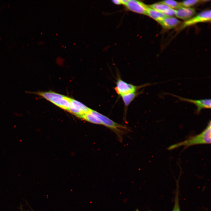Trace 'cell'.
I'll list each match as a JSON object with an SVG mask.
<instances>
[{"label": "cell", "mask_w": 211, "mask_h": 211, "mask_svg": "<svg viewBox=\"0 0 211 211\" xmlns=\"http://www.w3.org/2000/svg\"><path fill=\"white\" fill-rule=\"evenodd\" d=\"M147 15L152 18L157 22L167 16L162 13L157 11L148 6L147 9Z\"/></svg>", "instance_id": "12"}, {"label": "cell", "mask_w": 211, "mask_h": 211, "mask_svg": "<svg viewBox=\"0 0 211 211\" xmlns=\"http://www.w3.org/2000/svg\"><path fill=\"white\" fill-rule=\"evenodd\" d=\"M159 2L164 4L170 8L174 10H177L183 7L181 2L174 0H166L162 1Z\"/></svg>", "instance_id": "15"}, {"label": "cell", "mask_w": 211, "mask_h": 211, "mask_svg": "<svg viewBox=\"0 0 211 211\" xmlns=\"http://www.w3.org/2000/svg\"><path fill=\"white\" fill-rule=\"evenodd\" d=\"M69 102L70 106L69 112L79 118L89 112L91 110V109L74 99L69 98Z\"/></svg>", "instance_id": "7"}, {"label": "cell", "mask_w": 211, "mask_h": 211, "mask_svg": "<svg viewBox=\"0 0 211 211\" xmlns=\"http://www.w3.org/2000/svg\"><path fill=\"white\" fill-rule=\"evenodd\" d=\"M209 1L208 0H187L183 1L181 2V3L183 7L189 8L199 3Z\"/></svg>", "instance_id": "16"}, {"label": "cell", "mask_w": 211, "mask_h": 211, "mask_svg": "<svg viewBox=\"0 0 211 211\" xmlns=\"http://www.w3.org/2000/svg\"><path fill=\"white\" fill-rule=\"evenodd\" d=\"M149 6L150 7L162 13L166 16L172 17L175 16L176 10L170 8L164 4L158 2Z\"/></svg>", "instance_id": "10"}, {"label": "cell", "mask_w": 211, "mask_h": 211, "mask_svg": "<svg viewBox=\"0 0 211 211\" xmlns=\"http://www.w3.org/2000/svg\"><path fill=\"white\" fill-rule=\"evenodd\" d=\"M196 14V11L193 8L182 7L176 10L175 16L179 18L186 21L194 16Z\"/></svg>", "instance_id": "9"}, {"label": "cell", "mask_w": 211, "mask_h": 211, "mask_svg": "<svg viewBox=\"0 0 211 211\" xmlns=\"http://www.w3.org/2000/svg\"><path fill=\"white\" fill-rule=\"evenodd\" d=\"M112 1L114 4L116 5H119L121 4L120 0H113Z\"/></svg>", "instance_id": "18"}, {"label": "cell", "mask_w": 211, "mask_h": 211, "mask_svg": "<svg viewBox=\"0 0 211 211\" xmlns=\"http://www.w3.org/2000/svg\"><path fill=\"white\" fill-rule=\"evenodd\" d=\"M128 0H120L121 4H122L125 6L127 3Z\"/></svg>", "instance_id": "19"}, {"label": "cell", "mask_w": 211, "mask_h": 211, "mask_svg": "<svg viewBox=\"0 0 211 211\" xmlns=\"http://www.w3.org/2000/svg\"><path fill=\"white\" fill-rule=\"evenodd\" d=\"M211 127V121L210 120L205 128L200 133L190 137L183 141L171 145L167 149L172 150L183 146H184V149H185L188 147L197 144H210Z\"/></svg>", "instance_id": "1"}, {"label": "cell", "mask_w": 211, "mask_h": 211, "mask_svg": "<svg viewBox=\"0 0 211 211\" xmlns=\"http://www.w3.org/2000/svg\"><path fill=\"white\" fill-rule=\"evenodd\" d=\"M138 93L136 92L130 93L121 96L122 100L125 106H128L132 101L138 95Z\"/></svg>", "instance_id": "13"}, {"label": "cell", "mask_w": 211, "mask_h": 211, "mask_svg": "<svg viewBox=\"0 0 211 211\" xmlns=\"http://www.w3.org/2000/svg\"><path fill=\"white\" fill-rule=\"evenodd\" d=\"M28 93L37 94L42 97L60 108L68 112L69 110V97H68L50 91L30 92Z\"/></svg>", "instance_id": "2"}, {"label": "cell", "mask_w": 211, "mask_h": 211, "mask_svg": "<svg viewBox=\"0 0 211 211\" xmlns=\"http://www.w3.org/2000/svg\"><path fill=\"white\" fill-rule=\"evenodd\" d=\"M90 112L95 116L103 125L114 131L119 137H121L124 130H127L126 126L118 124L107 117L95 110L91 109Z\"/></svg>", "instance_id": "3"}, {"label": "cell", "mask_w": 211, "mask_h": 211, "mask_svg": "<svg viewBox=\"0 0 211 211\" xmlns=\"http://www.w3.org/2000/svg\"><path fill=\"white\" fill-rule=\"evenodd\" d=\"M136 211H139V210H138L137 209Z\"/></svg>", "instance_id": "20"}, {"label": "cell", "mask_w": 211, "mask_h": 211, "mask_svg": "<svg viewBox=\"0 0 211 211\" xmlns=\"http://www.w3.org/2000/svg\"><path fill=\"white\" fill-rule=\"evenodd\" d=\"M210 10H204L183 22L181 25L180 29H183L198 23L210 22Z\"/></svg>", "instance_id": "5"}, {"label": "cell", "mask_w": 211, "mask_h": 211, "mask_svg": "<svg viewBox=\"0 0 211 211\" xmlns=\"http://www.w3.org/2000/svg\"><path fill=\"white\" fill-rule=\"evenodd\" d=\"M150 84L147 83L141 86H136L128 84L119 78L116 82L115 90L117 93L121 96L127 93L136 92L139 89Z\"/></svg>", "instance_id": "4"}, {"label": "cell", "mask_w": 211, "mask_h": 211, "mask_svg": "<svg viewBox=\"0 0 211 211\" xmlns=\"http://www.w3.org/2000/svg\"><path fill=\"white\" fill-rule=\"evenodd\" d=\"M126 9L132 12L147 15L148 5L140 1L129 0L125 6Z\"/></svg>", "instance_id": "8"}, {"label": "cell", "mask_w": 211, "mask_h": 211, "mask_svg": "<svg viewBox=\"0 0 211 211\" xmlns=\"http://www.w3.org/2000/svg\"><path fill=\"white\" fill-rule=\"evenodd\" d=\"M164 28L170 29L176 28L182 22L173 17L166 16L158 22Z\"/></svg>", "instance_id": "11"}, {"label": "cell", "mask_w": 211, "mask_h": 211, "mask_svg": "<svg viewBox=\"0 0 211 211\" xmlns=\"http://www.w3.org/2000/svg\"><path fill=\"white\" fill-rule=\"evenodd\" d=\"M176 97L180 101L191 103L195 104L197 107L195 110V113L199 114L201 110L203 109H210L211 106V99H205L200 100H193L187 98L173 94L170 93H167Z\"/></svg>", "instance_id": "6"}, {"label": "cell", "mask_w": 211, "mask_h": 211, "mask_svg": "<svg viewBox=\"0 0 211 211\" xmlns=\"http://www.w3.org/2000/svg\"><path fill=\"white\" fill-rule=\"evenodd\" d=\"M172 211H180L178 203V194H177L176 195L174 205Z\"/></svg>", "instance_id": "17"}, {"label": "cell", "mask_w": 211, "mask_h": 211, "mask_svg": "<svg viewBox=\"0 0 211 211\" xmlns=\"http://www.w3.org/2000/svg\"><path fill=\"white\" fill-rule=\"evenodd\" d=\"M79 118L92 123L101 125V124L99 120L95 116L91 114L90 111L84 114Z\"/></svg>", "instance_id": "14"}]
</instances>
